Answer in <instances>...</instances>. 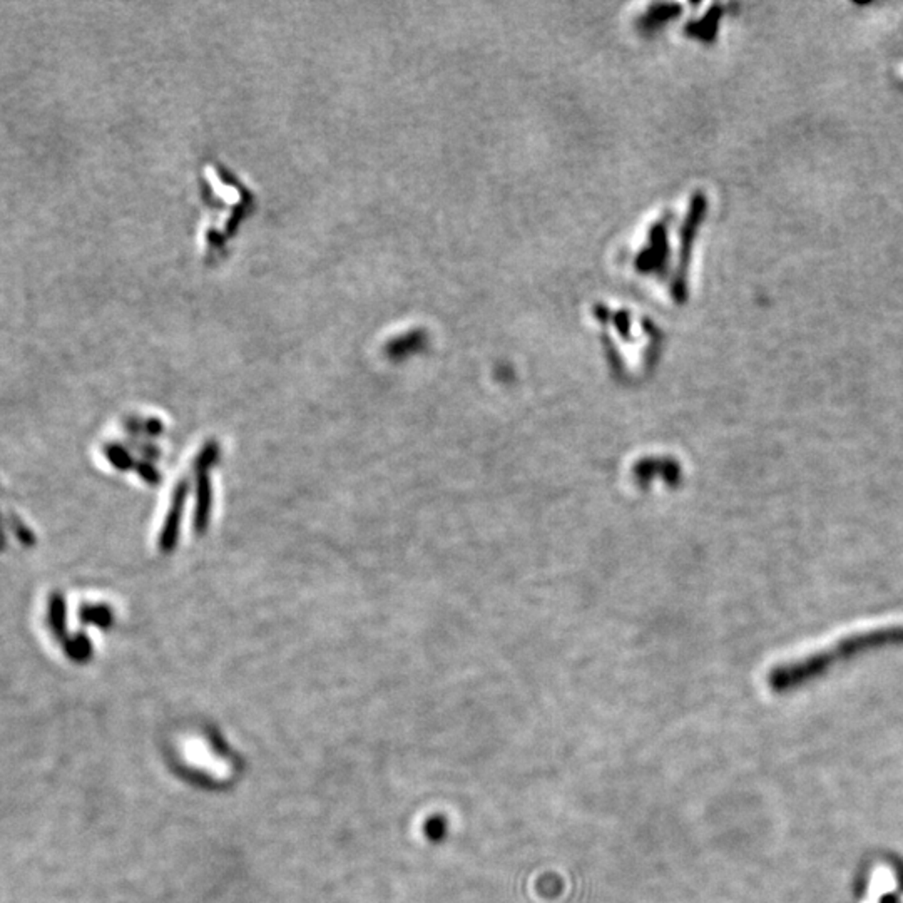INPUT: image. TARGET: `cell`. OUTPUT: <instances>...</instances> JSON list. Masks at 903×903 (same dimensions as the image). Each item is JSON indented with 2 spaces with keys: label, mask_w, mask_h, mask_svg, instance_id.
<instances>
[{
  "label": "cell",
  "mask_w": 903,
  "mask_h": 903,
  "mask_svg": "<svg viewBox=\"0 0 903 903\" xmlns=\"http://www.w3.org/2000/svg\"><path fill=\"white\" fill-rule=\"evenodd\" d=\"M893 646H903V624L850 634L800 659L775 666L766 676V683L775 693L795 691L856 656Z\"/></svg>",
  "instance_id": "cell-1"
},
{
  "label": "cell",
  "mask_w": 903,
  "mask_h": 903,
  "mask_svg": "<svg viewBox=\"0 0 903 903\" xmlns=\"http://www.w3.org/2000/svg\"><path fill=\"white\" fill-rule=\"evenodd\" d=\"M447 833V821L442 816H435L426 823V835L432 839H440Z\"/></svg>",
  "instance_id": "cell-2"
}]
</instances>
